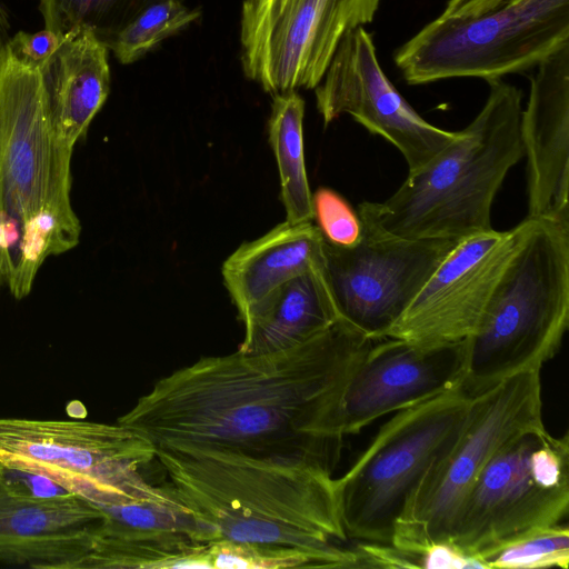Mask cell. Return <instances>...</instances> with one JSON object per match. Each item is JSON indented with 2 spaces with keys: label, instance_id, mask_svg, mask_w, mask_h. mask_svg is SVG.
<instances>
[{
  "label": "cell",
  "instance_id": "cell-15",
  "mask_svg": "<svg viewBox=\"0 0 569 569\" xmlns=\"http://www.w3.org/2000/svg\"><path fill=\"white\" fill-rule=\"evenodd\" d=\"M465 340L420 347L400 339H376L358 361L342 400L346 436L377 419L460 387Z\"/></svg>",
  "mask_w": 569,
  "mask_h": 569
},
{
  "label": "cell",
  "instance_id": "cell-26",
  "mask_svg": "<svg viewBox=\"0 0 569 569\" xmlns=\"http://www.w3.org/2000/svg\"><path fill=\"white\" fill-rule=\"evenodd\" d=\"M211 568L279 569L313 567L300 552L257 545L218 541L208 543Z\"/></svg>",
  "mask_w": 569,
  "mask_h": 569
},
{
  "label": "cell",
  "instance_id": "cell-23",
  "mask_svg": "<svg viewBox=\"0 0 569 569\" xmlns=\"http://www.w3.org/2000/svg\"><path fill=\"white\" fill-rule=\"evenodd\" d=\"M163 0H39L44 29L60 36L91 30L106 46L150 6Z\"/></svg>",
  "mask_w": 569,
  "mask_h": 569
},
{
  "label": "cell",
  "instance_id": "cell-16",
  "mask_svg": "<svg viewBox=\"0 0 569 569\" xmlns=\"http://www.w3.org/2000/svg\"><path fill=\"white\" fill-rule=\"evenodd\" d=\"M103 519L92 502L72 493L33 495L0 467V561L76 569Z\"/></svg>",
  "mask_w": 569,
  "mask_h": 569
},
{
  "label": "cell",
  "instance_id": "cell-25",
  "mask_svg": "<svg viewBox=\"0 0 569 569\" xmlns=\"http://www.w3.org/2000/svg\"><path fill=\"white\" fill-rule=\"evenodd\" d=\"M485 569L568 568L567 522L533 531L482 559Z\"/></svg>",
  "mask_w": 569,
  "mask_h": 569
},
{
  "label": "cell",
  "instance_id": "cell-5",
  "mask_svg": "<svg viewBox=\"0 0 569 569\" xmlns=\"http://www.w3.org/2000/svg\"><path fill=\"white\" fill-rule=\"evenodd\" d=\"M568 325L569 222L528 218L478 327L465 340L461 389L472 399L515 375L541 370L559 351Z\"/></svg>",
  "mask_w": 569,
  "mask_h": 569
},
{
  "label": "cell",
  "instance_id": "cell-29",
  "mask_svg": "<svg viewBox=\"0 0 569 569\" xmlns=\"http://www.w3.org/2000/svg\"><path fill=\"white\" fill-rule=\"evenodd\" d=\"M420 568L425 569H485L481 561L462 553L448 542H436L420 555Z\"/></svg>",
  "mask_w": 569,
  "mask_h": 569
},
{
  "label": "cell",
  "instance_id": "cell-27",
  "mask_svg": "<svg viewBox=\"0 0 569 569\" xmlns=\"http://www.w3.org/2000/svg\"><path fill=\"white\" fill-rule=\"evenodd\" d=\"M313 219L323 238L336 246L348 247L356 243L362 232V223L357 212L337 192L320 188L312 194Z\"/></svg>",
  "mask_w": 569,
  "mask_h": 569
},
{
  "label": "cell",
  "instance_id": "cell-14",
  "mask_svg": "<svg viewBox=\"0 0 569 569\" xmlns=\"http://www.w3.org/2000/svg\"><path fill=\"white\" fill-rule=\"evenodd\" d=\"M315 94L325 126L349 114L396 147L408 172L426 166L458 136L429 123L406 101L382 70L365 27L342 39Z\"/></svg>",
  "mask_w": 569,
  "mask_h": 569
},
{
  "label": "cell",
  "instance_id": "cell-9",
  "mask_svg": "<svg viewBox=\"0 0 569 569\" xmlns=\"http://www.w3.org/2000/svg\"><path fill=\"white\" fill-rule=\"evenodd\" d=\"M568 509V435L553 437L546 428L527 431L486 463L457 512L447 542L482 563L521 537L565 523Z\"/></svg>",
  "mask_w": 569,
  "mask_h": 569
},
{
  "label": "cell",
  "instance_id": "cell-1",
  "mask_svg": "<svg viewBox=\"0 0 569 569\" xmlns=\"http://www.w3.org/2000/svg\"><path fill=\"white\" fill-rule=\"evenodd\" d=\"M372 339L343 319L272 352L202 357L158 379L117 420L159 446L295 457L336 469L343 395Z\"/></svg>",
  "mask_w": 569,
  "mask_h": 569
},
{
  "label": "cell",
  "instance_id": "cell-10",
  "mask_svg": "<svg viewBox=\"0 0 569 569\" xmlns=\"http://www.w3.org/2000/svg\"><path fill=\"white\" fill-rule=\"evenodd\" d=\"M542 428L540 370L515 375L472 398L460 433L409 498L391 545L420 568L427 547L448 541L465 497L496 451L515 437Z\"/></svg>",
  "mask_w": 569,
  "mask_h": 569
},
{
  "label": "cell",
  "instance_id": "cell-8",
  "mask_svg": "<svg viewBox=\"0 0 569 569\" xmlns=\"http://www.w3.org/2000/svg\"><path fill=\"white\" fill-rule=\"evenodd\" d=\"M569 43V0H519L467 19L435 18L393 60L407 83L503 78L537 68Z\"/></svg>",
  "mask_w": 569,
  "mask_h": 569
},
{
  "label": "cell",
  "instance_id": "cell-17",
  "mask_svg": "<svg viewBox=\"0 0 569 569\" xmlns=\"http://www.w3.org/2000/svg\"><path fill=\"white\" fill-rule=\"evenodd\" d=\"M535 69L520 116L527 218L569 222V43Z\"/></svg>",
  "mask_w": 569,
  "mask_h": 569
},
{
  "label": "cell",
  "instance_id": "cell-31",
  "mask_svg": "<svg viewBox=\"0 0 569 569\" xmlns=\"http://www.w3.org/2000/svg\"><path fill=\"white\" fill-rule=\"evenodd\" d=\"M6 282V268H4V260L3 256L0 251V288Z\"/></svg>",
  "mask_w": 569,
  "mask_h": 569
},
{
  "label": "cell",
  "instance_id": "cell-28",
  "mask_svg": "<svg viewBox=\"0 0 569 569\" xmlns=\"http://www.w3.org/2000/svg\"><path fill=\"white\" fill-rule=\"evenodd\" d=\"M61 41L62 36L43 29L36 33L20 31L7 40L6 44L19 60L40 68L58 49Z\"/></svg>",
  "mask_w": 569,
  "mask_h": 569
},
{
  "label": "cell",
  "instance_id": "cell-20",
  "mask_svg": "<svg viewBox=\"0 0 569 569\" xmlns=\"http://www.w3.org/2000/svg\"><path fill=\"white\" fill-rule=\"evenodd\" d=\"M243 352H272L298 346L340 318L321 269L301 273L268 292L240 317Z\"/></svg>",
  "mask_w": 569,
  "mask_h": 569
},
{
  "label": "cell",
  "instance_id": "cell-22",
  "mask_svg": "<svg viewBox=\"0 0 569 569\" xmlns=\"http://www.w3.org/2000/svg\"><path fill=\"white\" fill-rule=\"evenodd\" d=\"M305 100L297 91L273 96L269 119V141L273 150L286 221L313 220L312 193L309 187L303 150Z\"/></svg>",
  "mask_w": 569,
  "mask_h": 569
},
{
  "label": "cell",
  "instance_id": "cell-7",
  "mask_svg": "<svg viewBox=\"0 0 569 569\" xmlns=\"http://www.w3.org/2000/svg\"><path fill=\"white\" fill-rule=\"evenodd\" d=\"M471 398L458 387L396 411L349 469L337 478L351 541L391 545L393 529L429 467L451 447Z\"/></svg>",
  "mask_w": 569,
  "mask_h": 569
},
{
  "label": "cell",
  "instance_id": "cell-19",
  "mask_svg": "<svg viewBox=\"0 0 569 569\" xmlns=\"http://www.w3.org/2000/svg\"><path fill=\"white\" fill-rule=\"evenodd\" d=\"M325 238L312 221H284L242 243L223 262L221 274L239 317L283 282L321 269Z\"/></svg>",
  "mask_w": 569,
  "mask_h": 569
},
{
  "label": "cell",
  "instance_id": "cell-32",
  "mask_svg": "<svg viewBox=\"0 0 569 569\" xmlns=\"http://www.w3.org/2000/svg\"><path fill=\"white\" fill-rule=\"evenodd\" d=\"M7 41H4V28L2 27L1 17H0V50L4 46Z\"/></svg>",
  "mask_w": 569,
  "mask_h": 569
},
{
  "label": "cell",
  "instance_id": "cell-30",
  "mask_svg": "<svg viewBox=\"0 0 569 569\" xmlns=\"http://www.w3.org/2000/svg\"><path fill=\"white\" fill-rule=\"evenodd\" d=\"M519 0H448L441 19H467L501 10Z\"/></svg>",
  "mask_w": 569,
  "mask_h": 569
},
{
  "label": "cell",
  "instance_id": "cell-11",
  "mask_svg": "<svg viewBox=\"0 0 569 569\" xmlns=\"http://www.w3.org/2000/svg\"><path fill=\"white\" fill-rule=\"evenodd\" d=\"M382 0H243L244 76L274 96L315 89L347 33L375 20Z\"/></svg>",
  "mask_w": 569,
  "mask_h": 569
},
{
  "label": "cell",
  "instance_id": "cell-24",
  "mask_svg": "<svg viewBox=\"0 0 569 569\" xmlns=\"http://www.w3.org/2000/svg\"><path fill=\"white\" fill-rule=\"evenodd\" d=\"M201 12L181 0H163L143 10L109 43L108 49L122 64L141 59L164 39L199 19Z\"/></svg>",
  "mask_w": 569,
  "mask_h": 569
},
{
  "label": "cell",
  "instance_id": "cell-21",
  "mask_svg": "<svg viewBox=\"0 0 569 569\" xmlns=\"http://www.w3.org/2000/svg\"><path fill=\"white\" fill-rule=\"evenodd\" d=\"M84 568H211L208 543L170 531L99 530Z\"/></svg>",
  "mask_w": 569,
  "mask_h": 569
},
{
  "label": "cell",
  "instance_id": "cell-12",
  "mask_svg": "<svg viewBox=\"0 0 569 569\" xmlns=\"http://www.w3.org/2000/svg\"><path fill=\"white\" fill-rule=\"evenodd\" d=\"M458 241L386 237L365 224L351 246L325 239L321 272L340 318L383 338Z\"/></svg>",
  "mask_w": 569,
  "mask_h": 569
},
{
  "label": "cell",
  "instance_id": "cell-18",
  "mask_svg": "<svg viewBox=\"0 0 569 569\" xmlns=\"http://www.w3.org/2000/svg\"><path fill=\"white\" fill-rule=\"evenodd\" d=\"M108 47L89 29L62 36L40 67L50 116L58 137L74 147L110 92Z\"/></svg>",
  "mask_w": 569,
  "mask_h": 569
},
{
  "label": "cell",
  "instance_id": "cell-3",
  "mask_svg": "<svg viewBox=\"0 0 569 569\" xmlns=\"http://www.w3.org/2000/svg\"><path fill=\"white\" fill-rule=\"evenodd\" d=\"M73 148L57 134L39 67L0 50V251L13 298L27 297L50 256L73 249Z\"/></svg>",
  "mask_w": 569,
  "mask_h": 569
},
{
  "label": "cell",
  "instance_id": "cell-4",
  "mask_svg": "<svg viewBox=\"0 0 569 569\" xmlns=\"http://www.w3.org/2000/svg\"><path fill=\"white\" fill-rule=\"evenodd\" d=\"M485 104L431 161L408 172L385 201H362L358 216L373 232L405 239H453L492 229L491 208L509 170L523 157L522 91L486 81Z\"/></svg>",
  "mask_w": 569,
  "mask_h": 569
},
{
  "label": "cell",
  "instance_id": "cell-6",
  "mask_svg": "<svg viewBox=\"0 0 569 569\" xmlns=\"http://www.w3.org/2000/svg\"><path fill=\"white\" fill-rule=\"evenodd\" d=\"M157 447L121 423L0 418V467L42 477L97 507L160 499L140 469Z\"/></svg>",
  "mask_w": 569,
  "mask_h": 569
},
{
  "label": "cell",
  "instance_id": "cell-2",
  "mask_svg": "<svg viewBox=\"0 0 569 569\" xmlns=\"http://www.w3.org/2000/svg\"><path fill=\"white\" fill-rule=\"evenodd\" d=\"M156 459L201 543L287 549L316 568H360L342 525L337 478L322 463L204 446H159Z\"/></svg>",
  "mask_w": 569,
  "mask_h": 569
},
{
  "label": "cell",
  "instance_id": "cell-13",
  "mask_svg": "<svg viewBox=\"0 0 569 569\" xmlns=\"http://www.w3.org/2000/svg\"><path fill=\"white\" fill-rule=\"evenodd\" d=\"M527 227L525 218L511 229H490L459 240L383 338L420 347L469 338Z\"/></svg>",
  "mask_w": 569,
  "mask_h": 569
}]
</instances>
